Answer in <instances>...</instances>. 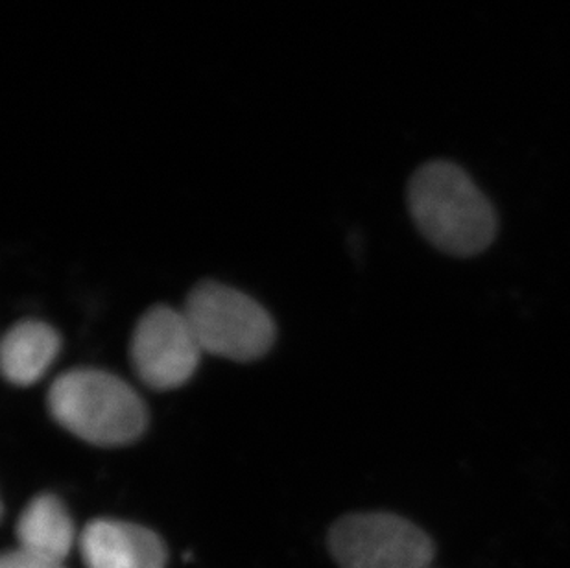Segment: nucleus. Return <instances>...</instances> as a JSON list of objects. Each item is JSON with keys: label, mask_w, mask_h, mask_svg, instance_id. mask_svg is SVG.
I'll use <instances>...</instances> for the list:
<instances>
[{"label": "nucleus", "mask_w": 570, "mask_h": 568, "mask_svg": "<svg viewBox=\"0 0 570 568\" xmlns=\"http://www.w3.org/2000/svg\"><path fill=\"white\" fill-rule=\"evenodd\" d=\"M406 202L415 226L440 252L473 257L495 241L493 205L454 163L431 161L417 168Z\"/></svg>", "instance_id": "f257e3e1"}, {"label": "nucleus", "mask_w": 570, "mask_h": 568, "mask_svg": "<svg viewBox=\"0 0 570 568\" xmlns=\"http://www.w3.org/2000/svg\"><path fill=\"white\" fill-rule=\"evenodd\" d=\"M49 410L65 430L92 445H126L145 432V402L108 371L81 368L58 376Z\"/></svg>", "instance_id": "f03ea898"}, {"label": "nucleus", "mask_w": 570, "mask_h": 568, "mask_svg": "<svg viewBox=\"0 0 570 568\" xmlns=\"http://www.w3.org/2000/svg\"><path fill=\"white\" fill-rule=\"evenodd\" d=\"M194 336L204 353L248 362L268 353L275 325L257 301L226 284L202 283L185 303Z\"/></svg>", "instance_id": "7ed1b4c3"}, {"label": "nucleus", "mask_w": 570, "mask_h": 568, "mask_svg": "<svg viewBox=\"0 0 570 568\" xmlns=\"http://www.w3.org/2000/svg\"><path fill=\"white\" fill-rule=\"evenodd\" d=\"M328 548L340 568H429L436 547L420 526L395 513H351L334 522Z\"/></svg>", "instance_id": "20e7f679"}, {"label": "nucleus", "mask_w": 570, "mask_h": 568, "mask_svg": "<svg viewBox=\"0 0 570 568\" xmlns=\"http://www.w3.org/2000/svg\"><path fill=\"white\" fill-rule=\"evenodd\" d=\"M202 347L184 311L154 306L140 317L131 339V365L146 386H184L198 368Z\"/></svg>", "instance_id": "39448f33"}, {"label": "nucleus", "mask_w": 570, "mask_h": 568, "mask_svg": "<svg viewBox=\"0 0 570 568\" xmlns=\"http://www.w3.org/2000/svg\"><path fill=\"white\" fill-rule=\"evenodd\" d=\"M80 554L87 568H165L167 548L154 531L125 520L97 519L83 528Z\"/></svg>", "instance_id": "423d86ee"}, {"label": "nucleus", "mask_w": 570, "mask_h": 568, "mask_svg": "<svg viewBox=\"0 0 570 568\" xmlns=\"http://www.w3.org/2000/svg\"><path fill=\"white\" fill-rule=\"evenodd\" d=\"M60 349V336L47 323H17L2 340V373L16 386H30L49 371Z\"/></svg>", "instance_id": "0eeeda50"}, {"label": "nucleus", "mask_w": 570, "mask_h": 568, "mask_svg": "<svg viewBox=\"0 0 570 568\" xmlns=\"http://www.w3.org/2000/svg\"><path fill=\"white\" fill-rule=\"evenodd\" d=\"M16 531L21 550L60 564L75 545V525L55 494L36 497L19 517Z\"/></svg>", "instance_id": "6e6552de"}, {"label": "nucleus", "mask_w": 570, "mask_h": 568, "mask_svg": "<svg viewBox=\"0 0 570 568\" xmlns=\"http://www.w3.org/2000/svg\"><path fill=\"white\" fill-rule=\"evenodd\" d=\"M0 568H63L60 561H52V559L39 558L33 554L16 548L6 552L0 559Z\"/></svg>", "instance_id": "1a4fd4ad"}]
</instances>
